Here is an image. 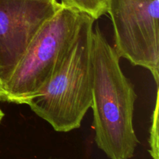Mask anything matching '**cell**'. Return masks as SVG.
<instances>
[{"instance_id": "cell-2", "label": "cell", "mask_w": 159, "mask_h": 159, "mask_svg": "<svg viewBox=\"0 0 159 159\" xmlns=\"http://www.w3.org/2000/svg\"><path fill=\"white\" fill-rule=\"evenodd\" d=\"M95 21L85 16L61 63L38 95L26 104L57 132L79 128L91 108Z\"/></svg>"}, {"instance_id": "cell-1", "label": "cell", "mask_w": 159, "mask_h": 159, "mask_svg": "<svg viewBox=\"0 0 159 159\" xmlns=\"http://www.w3.org/2000/svg\"><path fill=\"white\" fill-rule=\"evenodd\" d=\"M120 57L99 25L93 30V99L95 142L110 159H130L139 144L133 125L137 95Z\"/></svg>"}, {"instance_id": "cell-10", "label": "cell", "mask_w": 159, "mask_h": 159, "mask_svg": "<svg viewBox=\"0 0 159 159\" xmlns=\"http://www.w3.org/2000/svg\"><path fill=\"white\" fill-rule=\"evenodd\" d=\"M50 159H53V158H50Z\"/></svg>"}, {"instance_id": "cell-6", "label": "cell", "mask_w": 159, "mask_h": 159, "mask_svg": "<svg viewBox=\"0 0 159 159\" xmlns=\"http://www.w3.org/2000/svg\"><path fill=\"white\" fill-rule=\"evenodd\" d=\"M66 7L75 9L98 20L107 13L109 0H61Z\"/></svg>"}, {"instance_id": "cell-4", "label": "cell", "mask_w": 159, "mask_h": 159, "mask_svg": "<svg viewBox=\"0 0 159 159\" xmlns=\"http://www.w3.org/2000/svg\"><path fill=\"white\" fill-rule=\"evenodd\" d=\"M107 13L118 56L150 71L158 86L159 0H109Z\"/></svg>"}, {"instance_id": "cell-7", "label": "cell", "mask_w": 159, "mask_h": 159, "mask_svg": "<svg viewBox=\"0 0 159 159\" xmlns=\"http://www.w3.org/2000/svg\"><path fill=\"white\" fill-rule=\"evenodd\" d=\"M158 88L156 93L155 105L152 116V125L149 137V153L153 159H159L158 149Z\"/></svg>"}, {"instance_id": "cell-3", "label": "cell", "mask_w": 159, "mask_h": 159, "mask_svg": "<svg viewBox=\"0 0 159 159\" xmlns=\"http://www.w3.org/2000/svg\"><path fill=\"white\" fill-rule=\"evenodd\" d=\"M87 14L62 5L31 41L7 80L0 100L26 104L61 63Z\"/></svg>"}, {"instance_id": "cell-8", "label": "cell", "mask_w": 159, "mask_h": 159, "mask_svg": "<svg viewBox=\"0 0 159 159\" xmlns=\"http://www.w3.org/2000/svg\"><path fill=\"white\" fill-rule=\"evenodd\" d=\"M3 116H4V113H3L2 110L1 108H0V122H1L2 120Z\"/></svg>"}, {"instance_id": "cell-5", "label": "cell", "mask_w": 159, "mask_h": 159, "mask_svg": "<svg viewBox=\"0 0 159 159\" xmlns=\"http://www.w3.org/2000/svg\"><path fill=\"white\" fill-rule=\"evenodd\" d=\"M61 6L57 0H0L2 88L37 33Z\"/></svg>"}, {"instance_id": "cell-9", "label": "cell", "mask_w": 159, "mask_h": 159, "mask_svg": "<svg viewBox=\"0 0 159 159\" xmlns=\"http://www.w3.org/2000/svg\"><path fill=\"white\" fill-rule=\"evenodd\" d=\"M2 83L0 81V96H2Z\"/></svg>"}]
</instances>
